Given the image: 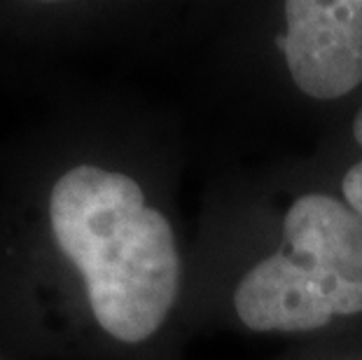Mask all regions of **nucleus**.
I'll return each instance as SVG.
<instances>
[{"label": "nucleus", "instance_id": "nucleus-1", "mask_svg": "<svg viewBox=\"0 0 362 360\" xmlns=\"http://www.w3.org/2000/svg\"><path fill=\"white\" fill-rule=\"evenodd\" d=\"M49 225L98 327L122 344L148 342L173 311L182 262L171 222L143 187L122 171L78 164L54 182Z\"/></svg>", "mask_w": 362, "mask_h": 360}, {"label": "nucleus", "instance_id": "nucleus-2", "mask_svg": "<svg viewBox=\"0 0 362 360\" xmlns=\"http://www.w3.org/2000/svg\"><path fill=\"white\" fill-rule=\"evenodd\" d=\"M232 306L250 332L299 335L362 316V218L332 192L299 194L281 243L236 281Z\"/></svg>", "mask_w": 362, "mask_h": 360}, {"label": "nucleus", "instance_id": "nucleus-3", "mask_svg": "<svg viewBox=\"0 0 362 360\" xmlns=\"http://www.w3.org/2000/svg\"><path fill=\"white\" fill-rule=\"evenodd\" d=\"M276 45L304 96H349L362 84V0H290Z\"/></svg>", "mask_w": 362, "mask_h": 360}, {"label": "nucleus", "instance_id": "nucleus-4", "mask_svg": "<svg viewBox=\"0 0 362 360\" xmlns=\"http://www.w3.org/2000/svg\"><path fill=\"white\" fill-rule=\"evenodd\" d=\"M351 129H353V141H356V145L362 150V105H360V110L356 112V117H353V127ZM339 190H341L344 202L349 204L351 209L362 218V157L358 159L356 164H351L349 168H346Z\"/></svg>", "mask_w": 362, "mask_h": 360}]
</instances>
